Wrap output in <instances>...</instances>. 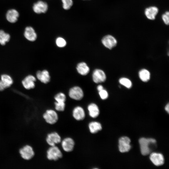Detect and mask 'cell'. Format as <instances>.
I'll return each instance as SVG.
<instances>
[{"mask_svg":"<svg viewBox=\"0 0 169 169\" xmlns=\"http://www.w3.org/2000/svg\"><path fill=\"white\" fill-rule=\"evenodd\" d=\"M156 142V140L153 138L142 137L140 139L139 143L141 154L144 156L149 154L151 152V145L155 144Z\"/></svg>","mask_w":169,"mask_h":169,"instance_id":"1","label":"cell"},{"mask_svg":"<svg viewBox=\"0 0 169 169\" xmlns=\"http://www.w3.org/2000/svg\"><path fill=\"white\" fill-rule=\"evenodd\" d=\"M62 157L61 150L56 146H51L47 151V157L49 160L56 161Z\"/></svg>","mask_w":169,"mask_h":169,"instance_id":"2","label":"cell"},{"mask_svg":"<svg viewBox=\"0 0 169 169\" xmlns=\"http://www.w3.org/2000/svg\"><path fill=\"white\" fill-rule=\"evenodd\" d=\"M43 117L47 123L51 125L55 124L58 120L57 113L52 109L47 110L43 114Z\"/></svg>","mask_w":169,"mask_h":169,"instance_id":"3","label":"cell"},{"mask_svg":"<svg viewBox=\"0 0 169 169\" xmlns=\"http://www.w3.org/2000/svg\"><path fill=\"white\" fill-rule=\"evenodd\" d=\"M21 157L24 159L28 160L31 159L34 155V152L32 147L27 145L21 148L19 151Z\"/></svg>","mask_w":169,"mask_h":169,"instance_id":"4","label":"cell"},{"mask_svg":"<svg viewBox=\"0 0 169 169\" xmlns=\"http://www.w3.org/2000/svg\"><path fill=\"white\" fill-rule=\"evenodd\" d=\"M69 97L74 100H79L84 97V92L82 89L79 86H75L70 89L69 92Z\"/></svg>","mask_w":169,"mask_h":169,"instance_id":"5","label":"cell"},{"mask_svg":"<svg viewBox=\"0 0 169 169\" xmlns=\"http://www.w3.org/2000/svg\"><path fill=\"white\" fill-rule=\"evenodd\" d=\"M131 140L127 136H123L120 138L119 140V149L120 151L124 153L128 151L130 149Z\"/></svg>","mask_w":169,"mask_h":169,"instance_id":"6","label":"cell"},{"mask_svg":"<svg viewBox=\"0 0 169 169\" xmlns=\"http://www.w3.org/2000/svg\"><path fill=\"white\" fill-rule=\"evenodd\" d=\"M101 42L103 44L106 48L111 49L115 46L117 41L115 38L111 35H107L102 38Z\"/></svg>","mask_w":169,"mask_h":169,"instance_id":"7","label":"cell"},{"mask_svg":"<svg viewBox=\"0 0 169 169\" xmlns=\"http://www.w3.org/2000/svg\"><path fill=\"white\" fill-rule=\"evenodd\" d=\"M33 9V11L36 13H45L48 9V5L46 2L39 0L34 3Z\"/></svg>","mask_w":169,"mask_h":169,"instance_id":"8","label":"cell"},{"mask_svg":"<svg viewBox=\"0 0 169 169\" xmlns=\"http://www.w3.org/2000/svg\"><path fill=\"white\" fill-rule=\"evenodd\" d=\"M61 139L58 133L52 132L48 134L46 138V141L50 146H55L61 142Z\"/></svg>","mask_w":169,"mask_h":169,"instance_id":"9","label":"cell"},{"mask_svg":"<svg viewBox=\"0 0 169 169\" xmlns=\"http://www.w3.org/2000/svg\"><path fill=\"white\" fill-rule=\"evenodd\" d=\"M92 78L95 83H98L105 81L106 76L103 71L100 69H96L93 72Z\"/></svg>","mask_w":169,"mask_h":169,"instance_id":"10","label":"cell"},{"mask_svg":"<svg viewBox=\"0 0 169 169\" xmlns=\"http://www.w3.org/2000/svg\"><path fill=\"white\" fill-rule=\"evenodd\" d=\"M75 142L73 139L70 137H66L61 141V146L63 150L67 152H71L73 150Z\"/></svg>","mask_w":169,"mask_h":169,"instance_id":"11","label":"cell"},{"mask_svg":"<svg viewBox=\"0 0 169 169\" xmlns=\"http://www.w3.org/2000/svg\"><path fill=\"white\" fill-rule=\"evenodd\" d=\"M150 158L153 164L156 166L162 165L164 161V159L163 155L160 153L153 152L150 156Z\"/></svg>","mask_w":169,"mask_h":169,"instance_id":"12","label":"cell"},{"mask_svg":"<svg viewBox=\"0 0 169 169\" xmlns=\"http://www.w3.org/2000/svg\"><path fill=\"white\" fill-rule=\"evenodd\" d=\"M159 12L158 8L156 6H152L146 8L144 13L146 17L150 20H154Z\"/></svg>","mask_w":169,"mask_h":169,"instance_id":"13","label":"cell"},{"mask_svg":"<svg viewBox=\"0 0 169 169\" xmlns=\"http://www.w3.org/2000/svg\"><path fill=\"white\" fill-rule=\"evenodd\" d=\"M72 115L76 120L80 121L84 119L85 114L84 110L82 107L77 106L73 109Z\"/></svg>","mask_w":169,"mask_h":169,"instance_id":"14","label":"cell"},{"mask_svg":"<svg viewBox=\"0 0 169 169\" xmlns=\"http://www.w3.org/2000/svg\"><path fill=\"white\" fill-rule=\"evenodd\" d=\"M24 35L26 39L30 41H35L37 38L34 29L31 26H28L25 28Z\"/></svg>","mask_w":169,"mask_h":169,"instance_id":"15","label":"cell"},{"mask_svg":"<svg viewBox=\"0 0 169 169\" xmlns=\"http://www.w3.org/2000/svg\"><path fill=\"white\" fill-rule=\"evenodd\" d=\"M6 18L9 22L14 23L16 22L19 16V13L15 9H12L8 10L6 14Z\"/></svg>","mask_w":169,"mask_h":169,"instance_id":"16","label":"cell"},{"mask_svg":"<svg viewBox=\"0 0 169 169\" xmlns=\"http://www.w3.org/2000/svg\"><path fill=\"white\" fill-rule=\"evenodd\" d=\"M35 78L32 75L26 77L22 82L24 87L27 89L33 88L35 86L34 82L36 81Z\"/></svg>","mask_w":169,"mask_h":169,"instance_id":"17","label":"cell"},{"mask_svg":"<svg viewBox=\"0 0 169 169\" xmlns=\"http://www.w3.org/2000/svg\"><path fill=\"white\" fill-rule=\"evenodd\" d=\"M37 77L42 82L46 84L49 82L50 77L49 72L46 70L38 71L36 73Z\"/></svg>","mask_w":169,"mask_h":169,"instance_id":"18","label":"cell"},{"mask_svg":"<svg viewBox=\"0 0 169 169\" xmlns=\"http://www.w3.org/2000/svg\"><path fill=\"white\" fill-rule=\"evenodd\" d=\"M89 115L92 118L97 117L99 115L100 110L98 106L95 104L91 103L88 106Z\"/></svg>","mask_w":169,"mask_h":169,"instance_id":"19","label":"cell"},{"mask_svg":"<svg viewBox=\"0 0 169 169\" xmlns=\"http://www.w3.org/2000/svg\"><path fill=\"white\" fill-rule=\"evenodd\" d=\"M76 69L78 72L82 75H86L90 71L89 67L84 62H81L78 64L76 67Z\"/></svg>","mask_w":169,"mask_h":169,"instance_id":"20","label":"cell"},{"mask_svg":"<svg viewBox=\"0 0 169 169\" xmlns=\"http://www.w3.org/2000/svg\"><path fill=\"white\" fill-rule=\"evenodd\" d=\"M89 131L92 134H95L102 129L101 124L97 121H92L90 122L88 125Z\"/></svg>","mask_w":169,"mask_h":169,"instance_id":"21","label":"cell"},{"mask_svg":"<svg viewBox=\"0 0 169 169\" xmlns=\"http://www.w3.org/2000/svg\"><path fill=\"white\" fill-rule=\"evenodd\" d=\"M1 81L6 88L10 86L13 84V80L11 77L9 75L4 74L1 76Z\"/></svg>","mask_w":169,"mask_h":169,"instance_id":"22","label":"cell"},{"mask_svg":"<svg viewBox=\"0 0 169 169\" xmlns=\"http://www.w3.org/2000/svg\"><path fill=\"white\" fill-rule=\"evenodd\" d=\"M139 77L143 82H147L150 79V74L147 69H143L140 70L139 73Z\"/></svg>","mask_w":169,"mask_h":169,"instance_id":"23","label":"cell"},{"mask_svg":"<svg viewBox=\"0 0 169 169\" xmlns=\"http://www.w3.org/2000/svg\"><path fill=\"white\" fill-rule=\"evenodd\" d=\"M10 35L2 30H0V44L4 45L10 39Z\"/></svg>","mask_w":169,"mask_h":169,"instance_id":"24","label":"cell"},{"mask_svg":"<svg viewBox=\"0 0 169 169\" xmlns=\"http://www.w3.org/2000/svg\"><path fill=\"white\" fill-rule=\"evenodd\" d=\"M119 82L121 84L127 88H130L132 86L131 82L127 78L124 77L120 78L119 80Z\"/></svg>","mask_w":169,"mask_h":169,"instance_id":"25","label":"cell"},{"mask_svg":"<svg viewBox=\"0 0 169 169\" xmlns=\"http://www.w3.org/2000/svg\"><path fill=\"white\" fill-rule=\"evenodd\" d=\"M56 101L64 102L66 100V97L64 94L60 92L57 94L54 97Z\"/></svg>","mask_w":169,"mask_h":169,"instance_id":"26","label":"cell"},{"mask_svg":"<svg viewBox=\"0 0 169 169\" xmlns=\"http://www.w3.org/2000/svg\"><path fill=\"white\" fill-rule=\"evenodd\" d=\"M55 108L59 111H63L65 109V104L64 102H55Z\"/></svg>","mask_w":169,"mask_h":169,"instance_id":"27","label":"cell"},{"mask_svg":"<svg viewBox=\"0 0 169 169\" xmlns=\"http://www.w3.org/2000/svg\"><path fill=\"white\" fill-rule=\"evenodd\" d=\"M57 46L59 48L64 47L66 45V42L63 38L61 37L57 38L55 41Z\"/></svg>","mask_w":169,"mask_h":169,"instance_id":"28","label":"cell"},{"mask_svg":"<svg viewBox=\"0 0 169 169\" xmlns=\"http://www.w3.org/2000/svg\"><path fill=\"white\" fill-rule=\"evenodd\" d=\"M63 3V8L66 10L69 9L73 4L72 0H61Z\"/></svg>","mask_w":169,"mask_h":169,"instance_id":"29","label":"cell"},{"mask_svg":"<svg viewBox=\"0 0 169 169\" xmlns=\"http://www.w3.org/2000/svg\"><path fill=\"white\" fill-rule=\"evenodd\" d=\"M162 19L164 23L166 25L169 24V13L166 11L162 15Z\"/></svg>","mask_w":169,"mask_h":169,"instance_id":"30","label":"cell"},{"mask_svg":"<svg viewBox=\"0 0 169 169\" xmlns=\"http://www.w3.org/2000/svg\"><path fill=\"white\" fill-rule=\"evenodd\" d=\"M99 94L100 98L102 100L106 99L108 96L107 92L104 89L99 91Z\"/></svg>","mask_w":169,"mask_h":169,"instance_id":"31","label":"cell"},{"mask_svg":"<svg viewBox=\"0 0 169 169\" xmlns=\"http://www.w3.org/2000/svg\"><path fill=\"white\" fill-rule=\"evenodd\" d=\"M5 87L4 85L3 84V83L0 80V91H2L5 89Z\"/></svg>","mask_w":169,"mask_h":169,"instance_id":"32","label":"cell"},{"mask_svg":"<svg viewBox=\"0 0 169 169\" xmlns=\"http://www.w3.org/2000/svg\"><path fill=\"white\" fill-rule=\"evenodd\" d=\"M97 90L99 91L104 89L103 86L101 85H99L97 87Z\"/></svg>","mask_w":169,"mask_h":169,"instance_id":"33","label":"cell"},{"mask_svg":"<svg viewBox=\"0 0 169 169\" xmlns=\"http://www.w3.org/2000/svg\"><path fill=\"white\" fill-rule=\"evenodd\" d=\"M169 104L168 103L165 107V110L169 113Z\"/></svg>","mask_w":169,"mask_h":169,"instance_id":"34","label":"cell"},{"mask_svg":"<svg viewBox=\"0 0 169 169\" xmlns=\"http://www.w3.org/2000/svg\"></svg>","mask_w":169,"mask_h":169,"instance_id":"35","label":"cell"}]
</instances>
